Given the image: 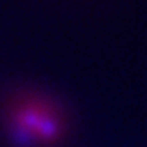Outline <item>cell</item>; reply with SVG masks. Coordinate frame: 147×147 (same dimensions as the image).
<instances>
[{"label":"cell","mask_w":147,"mask_h":147,"mask_svg":"<svg viewBox=\"0 0 147 147\" xmlns=\"http://www.w3.org/2000/svg\"><path fill=\"white\" fill-rule=\"evenodd\" d=\"M3 128L14 147H53L67 134L62 108L38 94H24L10 101L3 113Z\"/></svg>","instance_id":"obj_1"}]
</instances>
